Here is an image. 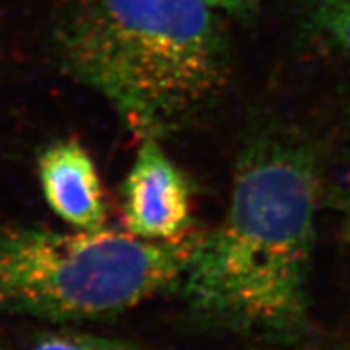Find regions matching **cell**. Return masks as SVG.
Here are the masks:
<instances>
[{"mask_svg": "<svg viewBox=\"0 0 350 350\" xmlns=\"http://www.w3.org/2000/svg\"><path fill=\"white\" fill-rule=\"evenodd\" d=\"M319 177L297 143H258L240 157L226 216L201 235L182 281L196 317L268 338L304 327Z\"/></svg>", "mask_w": 350, "mask_h": 350, "instance_id": "6da1fadb", "label": "cell"}, {"mask_svg": "<svg viewBox=\"0 0 350 350\" xmlns=\"http://www.w3.org/2000/svg\"><path fill=\"white\" fill-rule=\"evenodd\" d=\"M51 39L60 68L139 139L165 137L229 77L221 13L208 0H62Z\"/></svg>", "mask_w": 350, "mask_h": 350, "instance_id": "7a4b0ae2", "label": "cell"}, {"mask_svg": "<svg viewBox=\"0 0 350 350\" xmlns=\"http://www.w3.org/2000/svg\"><path fill=\"white\" fill-rule=\"evenodd\" d=\"M200 234L152 242L116 230L0 229V313L93 321L180 286Z\"/></svg>", "mask_w": 350, "mask_h": 350, "instance_id": "3957f363", "label": "cell"}, {"mask_svg": "<svg viewBox=\"0 0 350 350\" xmlns=\"http://www.w3.org/2000/svg\"><path fill=\"white\" fill-rule=\"evenodd\" d=\"M190 187L161 142L143 138L122 183V217L135 237L167 242L190 234Z\"/></svg>", "mask_w": 350, "mask_h": 350, "instance_id": "277c9868", "label": "cell"}, {"mask_svg": "<svg viewBox=\"0 0 350 350\" xmlns=\"http://www.w3.org/2000/svg\"><path fill=\"white\" fill-rule=\"evenodd\" d=\"M47 206L75 230L106 229L107 206L93 157L77 139H60L38 157Z\"/></svg>", "mask_w": 350, "mask_h": 350, "instance_id": "5b68a950", "label": "cell"}, {"mask_svg": "<svg viewBox=\"0 0 350 350\" xmlns=\"http://www.w3.org/2000/svg\"><path fill=\"white\" fill-rule=\"evenodd\" d=\"M305 10L313 28L350 57V0H305Z\"/></svg>", "mask_w": 350, "mask_h": 350, "instance_id": "8992f818", "label": "cell"}, {"mask_svg": "<svg viewBox=\"0 0 350 350\" xmlns=\"http://www.w3.org/2000/svg\"><path fill=\"white\" fill-rule=\"evenodd\" d=\"M25 350H142L119 339L100 338L78 331H52L39 334Z\"/></svg>", "mask_w": 350, "mask_h": 350, "instance_id": "52a82bcc", "label": "cell"}, {"mask_svg": "<svg viewBox=\"0 0 350 350\" xmlns=\"http://www.w3.org/2000/svg\"><path fill=\"white\" fill-rule=\"evenodd\" d=\"M208 2L221 15L245 20L256 12L261 0H208Z\"/></svg>", "mask_w": 350, "mask_h": 350, "instance_id": "ba28073f", "label": "cell"}]
</instances>
